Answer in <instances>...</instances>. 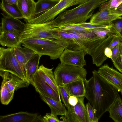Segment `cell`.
Returning a JSON list of instances; mask_svg holds the SVG:
<instances>
[{
	"label": "cell",
	"instance_id": "cell-21",
	"mask_svg": "<svg viewBox=\"0 0 122 122\" xmlns=\"http://www.w3.org/2000/svg\"><path fill=\"white\" fill-rule=\"evenodd\" d=\"M53 68H47L42 64L39 67L37 71L41 74L45 81L60 95L58 86L56 82L52 71Z\"/></svg>",
	"mask_w": 122,
	"mask_h": 122
},
{
	"label": "cell",
	"instance_id": "cell-16",
	"mask_svg": "<svg viewBox=\"0 0 122 122\" xmlns=\"http://www.w3.org/2000/svg\"><path fill=\"white\" fill-rule=\"evenodd\" d=\"M36 3L34 0H18L17 5L26 22L34 18Z\"/></svg>",
	"mask_w": 122,
	"mask_h": 122
},
{
	"label": "cell",
	"instance_id": "cell-25",
	"mask_svg": "<svg viewBox=\"0 0 122 122\" xmlns=\"http://www.w3.org/2000/svg\"><path fill=\"white\" fill-rule=\"evenodd\" d=\"M0 7L3 13L8 16L19 19H23L17 5L10 4L1 1Z\"/></svg>",
	"mask_w": 122,
	"mask_h": 122
},
{
	"label": "cell",
	"instance_id": "cell-34",
	"mask_svg": "<svg viewBox=\"0 0 122 122\" xmlns=\"http://www.w3.org/2000/svg\"><path fill=\"white\" fill-rule=\"evenodd\" d=\"M122 29V19L113 24L109 29L110 32L112 34H118L121 31Z\"/></svg>",
	"mask_w": 122,
	"mask_h": 122
},
{
	"label": "cell",
	"instance_id": "cell-11",
	"mask_svg": "<svg viewBox=\"0 0 122 122\" xmlns=\"http://www.w3.org/2000/svg\"><path fill=\"white\" fill-rule=\"evenodd\" d=\"M31 84L34 87L36 92L39 93H41L56 101H61L60 95L45 81L41 75L37 71Z\"/></svg>",
	"mask_w": 122,
	"mask_h": 122
},
{
	"label": "cell",
	"instance_id": "cell-44",
	"mask_svg": "<svg viewBox=\"0 0 122 122\" xmlns=\"http://www.w3.org/2000/svg\"><path fill=\"white\" fill-rule=\"evenodd\" d=\"M117 35L120 36L122 38V29L120 32L119 33L117 34Z\"/></svg>",
	"mask_w": 122,
	"mask_h": 122
},
{
	"label": "cell",
	"instance_id": "cell-42",
	"mask_svg": "<svg viewBox=\"0 0 122 122\" xmlns=\"http://www.w3.org/2000/svg\"><path fill=\"white\" fill-rule=\"evenodd\" d=\"M104 54L108 58H111L112 55V50L108 47H106L105 49Z\"/></svg>",
	"mask_w": 122,
	"mask_h": 122
},
{
	"label": "cell",
	"instance_id": "cell-18",
	"mask_svg": "<svg viewBox=\"0 0 122 122\" xmlns=\"http://www.w3.org/2000/svg\"><path fill=\"white\" fill-rule=\"evenodd\" d=\"M20 36L10 31L0 32V43L3 46L14 48L20 46Z\"/></svg>",
	"mask_w": 122,
	"mask_h": 122
},
{
	"label": "cell",
	"instance_id": "cell-22",
	"mask_svg": "<svg viewBox=\"0 0 122 122\" xmlns=\"http://www.w3.org/2000/svg\"><path fill=\"white\" fill-rule=\"evenodd\" d=\"M0 75L3 79L0 91L1 102L3 105H7L13 98L14 92H10L7 77L3 71H0Z\"/></svg>",
	"mask_w": 122,
	"mask_h": 122
},
{
	"label": "cell",
	"instance_id": "cell-13",
	"mask_svg": "<svg viewBox=\"0 0 122 122\" xmlns=\"http://www.w3.org/2000/svg\"><path fill=\"white\" fill-rule=\"evenodd\" d=\"M41 116L37 113L20 112L0 117V122H41Z\"/></svg>",
	"mask_w": 122,
	"mask_h": 122
},
{
	"label": "cell",
	"instance_id": "cell-38",
	"mask_svg": "<svg viewBox=\"0 0 122 122\" xmlns=\"http://www.w3.org/2000/svg\"><path fill=\"white\" fill-rule=\"evenodd\" d=\"M120 44H122V38L117 35L114 34L109 47L112 50L116 46Z\"/></svg>",
	"mask_w": 122,
	"mask_h": 122
},
{
	"label": "cell",
	"instance_id": "cell-20",
	"mask_svg": "<svg viewBox=\"0 0 122 122\" xmlns=\"http://www.w3.org/2000/svg\"><path fill=\"white\" fill-rule=\"evenodd\" d=\"M3 71L7 77L8 86L10 92H14L20 88L27 87L29 86L30 84L26 80L8 72Z\"/></svg>",
	"mask_w": 122,
	"mask_h": 122
},
{
	"label": "cell",
	"instance_id": "cell-31",
	"mask_svg": "<svg viewBox=\"0 0 122 122\" xmlns=\"http://www.w3.org/2000/svg\"><path fill=\"white\" fill-rule=\"evenodd\" d=\"M87 115V122H98L99 120L95 117L93 108L89 102L85 105Z\"/></svg>",
	"mask_w": 122,
	"mask_h": 122
},
{
	"label": "cell",
	"instance_id": "cell-43",
	"mask_svg": "<svg viewBox=\"0 0 122 122\" xmlns=\"http://www.w3.org/2000/svg\"><path fill=\"white\" fill-rule=\"evenodd\" d=\"M18 0H1L11 5H17Z\"/></svg>",
	"mask_w": 122,
	"mask_h": 122
},
{
	"label": "cell",
	"instance_id": "cell-26",
	"mask_svg": "<svg viewBox=\"0 0 122 122\" xmlns=\"http://www.w3.org/2000/svg\"><path fill=\"white\" fill-rule=\"evenodd\" d=\"M58 3L51 0H38L36 3L34 18L48 11Z\"/></svg>",
	"mask_w": 122,
	"mask_h": 122
},
{
	"label": "cell",
	"instance_id": "cell-36",
	"mask_svg": "<svg viewBox=\"0 0 122 122\" xmlns=\"http://www.w3.org/2000/svg\"><path fill=\"white\" fill-rule=\"evenodd\" d=\"M93 32L99 38L106 37L110 33L109 29L98 28L90 30Z\"/></svg>",
	"mask_w": 122,
	"mask_h": 122
},
{
	"label": "cell",
	"instance_id": "cell-40",
	"mask_svg": "<svg viewBox=\"0 0 122 122\" xmlns=\"http://www.w3.org/2000/svg\"><path fill=\"white\" fill-rule=\"evenodd\" d=\"M78 102V99L77 97L70 95L68 99V102L69 105L72 106L76 105Z\"/></svg>",
	"mask_w": 122,
	"mask_h": 122
},
{
	"label": "cell",
	"instance_id": "cell-47",
	"mask_svg": "<svg viewBox=\"0 0 122 122\" xmlns=\"http://www.w3.org/2000/svg\"><path fill=\"white\" fill-rule=\"evenodd\" d=\"M61 0H60V1H61Z\"/></svg>",
	"mask_w": 122,
	"mask_h": 122
},
{
	"label": "cell",
	"instance_id": "cell-14",
	"mask_svg": "<svg viewBox=\"0 0 122 122\" xmlns=\"http://www.w3.org/2000/svg\"><path fill=\"white\" fill-rule=\"evenodd\" d=\"M1 14L3 17L1 18L0 31H10L20 36L25 28L26 24L19 19L9 16L4 13Z\"/></svg>",
	"mask_w": 122,
	"mask_h": 122
},
{
	"label": "cell",
	"instance_id": "cell-37",
	"mask_svg": "<svg viewBox=\"0 0 122 122\" xmlns=\"http://www.w3.org/2000/svg\"><path fill=\"white\" fill-rule=\"evenodd\" d=\"M111 14L110 10L99 11L93 14L90 20L102 18Z\"/></svg>",
	"mask_w": 122,
	"mask_h": 122
},
{
	"label": "cell",
	"instance_id": "cell-6",
	"mask_svg": "<svg viewBox=\"0 0 122 122\" xmlns=\"http://www.w3.org/2000/svg\"><path fill=\"white\" fill-rule=\"evenodd\" d=\"M0 71L8 72L26 80L15 55L12 48L0 47Z\"/></svg>",
	"mask_w": 122,
	"mask_h": 122
},
{
	"label": "cell",
	"instance_id": "cell-32",
	"mask_svg": "<svg viewBox=\"0 0 122 122\" xmlns=\"http://www.w3.org/2000/svg\"><path fill=\"white\" fill-rule=\"evenodd\" d=\"M61 97L64 104L66 108L70 105L68 102V99L70 95L63 86H58Z\"/></svg>",
	"mask_w": 122,
	"mask_h": 122
},
{
	"label": "cell",
	"instance_id": "cell-17",
	"mask_svg": "<svg viewBox=\"0 0 122 122\" xmlns=\"http://www.w3.org/2000/svg\"><path fill=\"white\" fill-rule=\"evenodd\" d=\"M41 99L46 103L51 110V113L55 116H65L67 110L61 101L58 102L41 93H39Z\"/></svg>",
	"mask_w": 122,
	"mask_h": 122
},
{
	"label": "cell",
	"instance_id": "cell-41",
	"mask_svg": "<svg viewBox=\"0 0 122 122\" xmlns=\"http://www.w3.org/2000/svg\"><path fill=\"white\" fill-rule=\"evenodd\" d=\"M111 14H115L122 16V3L117 9L110 10Z\"/></svg>",
	"mask_w": 122,
	"mask_h": 122
},
{
	"label": "cell",
	"instance_id": "cell-1",
	"mask_svg": "<svg viewBox=\"0 0 122 122\" xmlns=\"http://www.w3.org/2000/svg\"><path fill=\"white\" fill-rule=\"evenodd\" d=\"M92 76L84 81V96L93 107L96 118L99 120L108 110L119 96L117 90L104 80L97 71L93 70Z\"/></svg>",
	"mask_w": 122,
	"mask_h": 122
},
{
	"label": "cell",
	"instance_id": "cell-23",
	"mask_svg": "<svg viewBox=\"0 0 122 122\" xmlns=\"http://www.w3.org/2000/svg\"><path fill=\"white\" fill-rule=\"evenodd\" d=\"M64 86L70 95L77 97H84L85 89L83 80H80L74 81Z\"/></svg>",
	"mask_w": 122,
	"mask_h": 122
},
{
	"label": "cell",
	"instance_id": "cell-27",
	"mask_svg": "<svg viewBox=\"0 0 122 122\" xmlns=\"http://www.w3.org/2000/svg\"><path fill=\"white\" fill-rule=\"evenodd\" d=\"M57 30L69 33H81L90 30L76 24H69L54 28Z\"/></svg>",
	"mask_w": 122,
	"mask_h": 122
},
{
	"label": "cell",
	"instance_id": "cell-45",
	"mask_svg": "<svg viewBox=\"0 0 122 122\" xmlns=\"http://www.w3.org/2000/svg\"><path fill=\"white\" fill-rule=\"evenodd\" d=\"M51 0L53 1L56 2H60L61 0Z\"/></svg>",
	"mask_w": 122,
	"mask_h": 122
},
{
	"label": "cell",
	"instance_id": "cell-46",
	"mask_svg": "<svg viewBox=\"0 0 122 122\" xmlns=\"http://www.w3.org/2000/svg\"><path fill=\"white\" fill-rule=\"evenodd\" d=\"M103 0L105 2H106L107 1L110 0Z\"/></svg>",
	"mask_w": 122,
	"mask_h": 122
},
{
	"label": "cell",
	"instance_id": "cell-15",
	"mask_svg": "<svg viewBox=\"0 0 122 122\" xmlns=\"http://www.w3.org/2000/svg\"><path fill=\"white\" fill-rule=\"evenodd\" d=\"M13 49L18 63L26 77L25 65L31 58L36 53L31 49L25 47H23L20 46L13 48Z\"/></svg>",
	"mask_w": 122,
	"mask_h": 122
},
{
	"label": "cell",
	"instance_id": "cell-4",
	"mask_svg": "<svg viewBox=\"0 0 122 122\" xmlns=\"http://www.w3.org/2000/svg\"><path fill=\"white\" fill-rule=\"evenodd\" d=\"M54 33L58 38L68 41V48H73V50L83 49L86 54L90 55L96 47L105 39L99 38L93 32L90 31L81 33H69L55 30Z\"/></svg>",
	"mask_w": 122,
	"mask_h": 122
},
{
	"label": "cell",
	"instance_id": "cell-12",
	"mask_svg": "<svg viewBox=\"0 0 122 122\" xmlns=\"http://www.w3.org/2000/svg\"><path fill=\"white\" fill-rule=\"evenodd\" d=\"M114 34L110 33L100 43L91 53L93 64L99 67L102 65L104 62L108 58L104 54L106 48L109 47L111 42Z\"/></svg>",
	"mask_w": 122,
	"mask_h": 122
},
{
	"label": "cell",
	"instance_id": "cell-39",
	"mask_svg": "<svg viewBox=\"0 0 122 122\" xmlns=\"http://www.w3.org/2000/svg\"><path fill=\"white\" fill-rule=\"evenodd\" d=\"M112 55L111 58L112 63L114 62L118 57L119 54V45L114 47L112 49Z\"/></svg>",
	"mask_w": 122,
	"mask_h": 122
},
{
	"label": "cell",
	"instance_id": "cell-24",
	"mask_svg": "<svg viewBox=\"0 0 122 122\" xmlns=\"http://www.w3.org/2000/svg\"><path fill=\"white\" fill-rule=\"evenodd\" d=\"M109 117L115 122H122V99L119 96L108 110Z\"/></svg>",
	"mask_w": 122,
	"mask_h": 122
},
{
	"label": "cell",
	"instance_id": "cell-29",
	"mask_svg": "<svg viewBox=\"0 0 122 122\" xmlns=\"http://www.w3.org/2000/svg\"><path fill=\"white\" fill-rule=\"evenodd\" d=\"M122 3V0H110L102 4L99 11L111 10L117 9Z\"/></svg>",
	"mask_w": 122,
	"mask_h": 122
},
{
	"label": "cell",
	"instance_id": "cell-30",
	"mask_svg": "<svg viewBox=\"0 0 122 122\" xmlns=\"http://www.w3.org/2000/svg\"><path fill=\"white\" fill-rule=\"evenodd\" d=\"M121 19L122 17L119 15L111 14L102 18L90 20V22L95 23H110L113 21Z\"/></svg>",
	"mask_w": 122,
	"mask_h": 122
},
{
	"label": "cell",
	"instance_id": "cell-5",
	"mask_svg": "<svg viewBox=\"0 0 122 122\" xmlns=\"http://www.w3.org/2000/svg\"><path fill=\"white\" fill-rule=\"evenodd\" d=\"M58 86H63L69 83L80 80L86 79L87 72L84 67L59 63L54 72Z\"/></svg>",
	"mask_w": 122,
	"mask_h": 122
},
{
	"label": "cell",
	"instance_id": "cell-19",
	"mask_svg": "<svg viewBox=\"0 0 122 122\" xmlns=\"http://www.w3.org/2000/svg\"><path fill=\"white\" fill-rule=\"evenodd\" d=\"M41 56L36 54L33 56L25 65V69L26 80L31 84L38 67Z\"/></svg>",
	"mask_w": 122,
	"mask_h": 122
},
{
	"label": "cell",
	"instance_id": "cell-2",
	"mask_svg": "<svg viewBox=\"0 0 122 122\" xmlns=\"http://www.w3.org/2000/svg\"><path fill=\"white\" fill-rule=\"evenodd\" d=\"M103 3V0H88L72 9L65 10L53 20L55 28L86 22L92 16V12Z\"/></svg>",
	"mask_w": 122,
	"mask_h": 122
},
{
	"label": "cell",
	"instance_id": "cell-8",
	"mask_svg": "<svg viewBox=\"0 0 122 122\" xmlns=\"http://www.w3.org/2000/svg\"><path fill=\"white\" fill-rule=\"evenodd\" d=\"M78 102L75 106L70 105L67 107L66 115L61 117V122H87V115L84 97H77Z\"/></svg>",
	"mask_w": 122,
	"mask_h": 122
},
{
	"label": "cell",
	"instance_id": "cell-9",
	"mask_svg": "<svg viewBox=\"0 0 122 122\" xmlns=\"http://www.w3.org/2000/svg\"><path fill=\"white\" fill-rule=\"evenodd\" d=\"M97 71L106 81L112 86L122 95V73L107 64L102 65Z\"/></svg>",
	"mask_w": 122,
	"mask_h": 122
},
{
	"label": "cell",
	"instance_id": "cell-10",
	"mask_svg": "<svg viewBox=\"0 0 122 122\" xmlns=\"http://www.w3.org/2000/svg\"><path fill=\"white\" fill-rule=\"evenodd\" d=\"M86 54L83 49L74 50L66 48L59 59L61 63L84 67L86 65L84 58Z\"/></svg>",
	"mask_w": 122,
	"mask_h": 122
},
{
	"label": "cell",
	"instance_id": "cell-3",
	"mask_svg": "<svg viewBox=\"0 0 122 122\" xmlns=\"http://www.w3.org/2000/svg\"><path fill=\"white\" fill-rule=\"evenodd\" d=\"M24 47L29 48L41 56H49L54 60L59 58L65 49L69 46L68 41L60 38H30L22 41Z\"/></svg>",
	"mask_w": 122,
	"mask_h": 122
},
{
	"label": "cell",
	"instance_id": "cell-28",
	"mask_svg": "<svg viewBox=\"0 0 122 122\" xmlns=\"http://www.w3.org/2000/svg\"><path fill=\"white\" fill-rule=\"evenodd\" d=\"M113 24L112 22L110 23H95L85 22L76 24L90 30L98 28L109 29Z\"/></svg>",
	"mask_w": 122,
	"mask_h": 122
},
{
	"label": "cell",
	"instance_id": "cell-35",
	"mask_svg": "<svg viewBox=\"0 0 122 122\" xmlns=\"http://www.w3.org/2000/svg\"><path fill=\"white\" fill-rule=\"evenodd\" d=\"M57 116L50 113H47L45 116L41 117V122H60Z\"/></svg>",
	"mask_w": 122,
	"mask_h": 122
},
{
	"label": "cell",
	"instance_id": "cell-7",
	"mask_svg": "<svg viewBox=\"0 0 122 122\" xmlns=\"http://www.w3.org/2000/svg\"><path fill=\"white\" fill-rule=\"evenodd\" d=\"M88 0H61L50 10L27 21L28 24H40L54 20L68 7L79 5Z\"/></svg>",
	"mask_w": 122,
	"mask_h": 122
},
{
	"label": "cell",
	"instance_id": "cell-33",
	"mask_svg": "<svg viewBox=\"0 0 122 122\" xmlns=\"http://www.w3.org/2000/svg\"><path fill=\"white\" fill-rule=\"evenodd\" d=\"M119 56L113 63L114 66L122 73V44H119Z\"/></svg>",
	"mask_w": 122,
	"mask_h": 122
}]
</instances>
